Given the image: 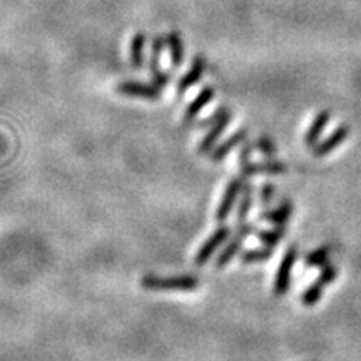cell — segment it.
<instances>
[{
    "label": "cell",
    "instance_id": "1",
    "mask_svg": "<svg viewBox=\"0 0 361 361\" xmlns=\"http://www.w3.org/2000/svg\"><path fill=\"white\" fill-rule=\"evenodd\" d=\"M140 286L149 291H192L199 286L196 276H154L147 275L140 279Z\"/></svg>",
    "mask_w": 361,
    "mask_h": 361
},
{
    "label": "cell",
    "instance_id": "2",
    "mask_svg": "<svg viewBox=\"0 0 361 361\" xmlns=\"http://www.w3.org/2000/svg\"><path fill=\"white\" fill-rule=\"evenodd\" d=\"M336 278H338V268L330 263L324 264V266L321 268L318 278L313 281L311 286H308L306 290L303 291V295H301V303H303L304 306H313V304L318 303L321 296H323L324 290H326V286H330Z\"/></svg>",
    "mask_w": 361,
    "mask_h": 361
},
{
    "label": "cell",
    "instance_id": "3",
    "mask_svg": "<svg viewBox=\"0 0 361 361\" xmlns=\"http://www.w3.org/2000/svg\"><path fill=\"white\" fill-rule=\"evenodd\" d=\"M298 256L299 248L296 246V244H293V246L288 248L283 259H281L278 271H276L275 284H272V293H275V296H278V298H283V296L286 295L288 288H290L291 271L293 268H295L296 261H298Z\"/></svg>",
    "mask_w": 361,
    "mask_h": 361
},
{
    "label": "cell",
    "instance_id": "4",
    "mask_svg": "<svg viewBox=\"0 0 361 361\" xmlns=\"http://www.w3.org/2000/svg\"><path fill=\"white\" fill-rule=\"evenodd\" d=\"M252 232H256V226L254 224H248V223H239L238 228H236V232L234 236L228 241V246L224 248L223 252L218 256V259H216V268L218 270H223L226 264H230L232 258H234L236 254H238L241 246H243L244 239L248 238V236L252 234Z\"/></svg>",
    "mask_w": 361,
    "mask_h": 361
},
{
    "label": "cell",
    "instance_id": "5",
    "mask_svg": "<svg viewBox=\"0 0 361 361\" xmlns=\"http://www.w3.org/2000/svg\"><path fill=\"white\" fill-rule=\"evenodd\" d=\"M246 183L248 180L244 176H239V178L231 179L230 183H228L226 189H224L223 199H221V203L218 206V211H216V219H218L219 223H224V221L228 219V216L231 214L232 207H234V204H236V199H238V196L243 192Z\"/></svg>",
    "mask_w": 361,
    "mask_h": 361
},
{
    "label": "cell",
    "instance_id": "6",
    "mask_svg": "<svg viewBox=\"0 0 361 361\" xmlns=\"http://www.w3.org/2000/svg\"><path fill=\"white\" fill-rule=\"evenodd\" d=\"M230 234H231V228L224 226V224L212 232L210 238H207L206 243L199 248L198 254H196V258H194L196 266H203V264H206L207 261L211 259V256L214 254V252L218 251L228 239H230Z\"/></svg>",
    "mask_w": 361,
    "mask_h": 361
},
{
    "label": "cell",
    "instance_id": "7",
    "mask_svg": "<svg viewBox=\"0 0 361 361\" xmlns=\"http://www.w3.org/2000/svg\"><path fill=\"white\" fill-rule=\"evenodd\" d=\"M350 132H351L350 126H346V124H341V126L336 127V129L333 131L326 139L321 140V142H318L315 147H313V156H315V158H323V156H328L330 152L335 151L336 147L341 146V144L348 139Z\"/></svg>",
    "mask_w": 361,
    "mask_h": 361
},
{
    "label": "cell",
    "instance_id": "8",
    "mask_svg": "<svg viewBox=\"0 0 361 361\" xmlns=\"http://www.w3.org/2000/svg\"><path fill=\"white\" fill-rule=\"evenodd\" d=\"M288 171V166L284 163H281L278 159L271 160H263V163H246L244 166H241V172H243L244 178H251V176H278Z\"/></svg>",
    "mask_w": 361,
    "mask_h": 361
},
{
    "label": "cell",
    "instance_id": "9",
    "mask_svg": "<svg viewBox=\"0 0 361 361\" xmlns=\"http://www.w3.org/2000/svg\"><path fill=\"white\" fill-rule=\"evenodd\" d=\"M115 91L120 92L122 95H129V98H140L147 100H158L160 98V92L156 86L134 82V80H127V82L118 84Z\"/></svg>",
    "mask_w": 361,
    "mask_h": 361
},
{
    "label": "cell",
    "instance_id": "10",
    "mask_svg": "<svg viewBox=\"0 0 361 361\" xmlns=\"http://www.w3.org/2000/svg\"><path fill=\"white\" fill-rule=\"evenodd\" d=\"M164 47V39L156 37L154 42H152V55L149 60V71H151V77H152V84H154L158 89H164L169 82V74L160 71L159 67V57H160V52H163Z\"/></svg>",
    "mask_w": 361,
    "mask_h": 361
},
{
    "label": "cell",
    "instance_id": "11",
    "mask_svg": "<svg viewBox=\"0 0 361 361\" xmlns=\"http://www.w3.org/2000/svg\"><path fill=\"white\" fill-rule=\"evenodd\" d=\"M231 118H232V114H231V111H230V112H228V114H224L223 118L218 120V122L212 124L211 131L207 132L206 136H204L203 140H201L199 149H198L199 154H210V152L214 149L216 142H218V139L221 138V134H223L224 129H226V127L231 124Z\"/></svg>",
    "mask_w": 361,
    "mask_h": 361
},
{
    "label": "cell",
    "instance_id": "12",
    "mask_svg": "<svg viewBox=\"0 0 361 361\" xmlns=\"http://www.w3.org/2000/svg\"><path fill=\"white\" fill-rule=\"evenodd\" d=\"M293 211H295V204H293L290 199H283L275 210L261 212L259 219L268 221V223L276 224V226H286L288 221L291 219Z\"/></svg>",
    "mask_w": 361,
    "mask_h": 361
},
{
    "label": "cell",
    "instance_id": "13",
    "mask_svg": "<svg viewBox=\"0 0 361 361\" xmlns=\"http://www.w3.org/2000/svg\"><path fill=\"white\" fill-rule=\"evenodd\" d=\"M246 138H248V131L246 129L236 131L234 134L231 136V138H228L223 144L216 146L214 149L210 152L212 163H219V160H223L228 154H230L232 149H234V147H238L239 144H243L244 140H246Z\"/></svg>",
    "mask_w": 361,
    "mask_h": 361
},
{
    "label": "cell",
    "instance_id": "14",
    "mask_svg": "<svg viewBox=\"0 0 361 361\" xmlns=\"http://www.w3.org/2000/svg\"><path fill=\"white\" fill-rule=\"evenodd\" d=\"M330 119H331L330 111H321L316 114L315 120H313L311 126L308 127L306 134H304V144H306L308 147H315L316 144H318L321 134H323V131L326 129Z\"/></svg>",
    "mask_w": 361,
    "mask_h": 361
},
{
    "label": "cell",
    "instance_id": "15",
    "mask_svg": "<svg viewBox=\"0 0 361 361\" xmlns=\"http://www.w3.org/2000/svg\"><path fill=\"white\" fill-rule=\"evenodd\" d=\"M204 71H206V60L203 57H196L194 62H192L191 69L187 71L178 82V94L183 95L184 92L189 89V87L194 86V84H198L201 77H203Z\"/></svg>",
    "mask_w": 361,
    "mask_h": 361
},
{
    "label": "cell",
    "instance_id": "16",
    "mask_svg": "<svg viewBox=\"0 0 361 361\" xmlns=\"http://www.w3.org/2000/svg\"><path fill=\"white\" fill-rule=\"evenodd\" d=\"M212 98H214V89L210 86L203 87V91L196 95V99L192 100L189 106H187L186 112H184V122H191L199 114L201 109H204V106H207L211 102Z\"/></svg>",
    "mask_w": 361,
    "mask_h": 361
},
{
    "label": "cell",
    "instance_id": "17",
    "mask_svg": "<svg viewBox=\"0 0 361 361\" xmlns=\"http://www.w3.org/2000/svg\"><path fill=\"white\" fill-rule=\"evenodd\" d=\"M258 241L263 246L275 248L281 239L286 236V226H276L275 230H264V231H256Z\"/></svg>",
    "mask_w": 361,
    "mask_h": 361
},
{
    "label": "cell",
    "instance_id": "18",
    "mask_svg": "<svg viewBox=\"0 0 361 361\" xmlns=\"http://www.w3.org/2000/svg\"><path fill=\"white\" fill-rule=\"evenodd\" d=\"M330 254H331L330 246L316 248V250H313L311 252H308V254L304 256V264H306L308 268H323L324 264H328Z\"/></svg>",
    "mask_w": 361,
    "mask_h": 361
},
{
    "label": "cell",
    "instance_id": "19",
    "mask_svg": "<svg viewBox=\"0 0 361 361\" xmlns=\"http://www.w3.org/2000/svg\"><path fill=\"white\" fill-rule=\"evenodd\" d=\"M272 258V248L263 246L254 248V250H248L241 252V263L243 264H252V263H263Z\"/></svg>",
    "mask_w": 361,
    "mask_h": 361
},
{
    "label": "cell",
    "instance_id": "20",
    "mask_svg": "<svg viewBox=\"0 0 361 361\" xmlns=\"http://www.w3.org/2000/svg\"><path fill=\"white\" fill-rule=\"evenodd\" d=\"M251 206H252V186L250 183H246V186H244L243 192H241L238 218H236V219H238V224L246 221V216H248V212H250Z\"/></svg>",
    "mask_w": 361,
    "mask_h": 361
},
{
    "label": "cell",
    "instance_id": "21",
    "mask_svg": "<svg viewBox=\"0 0 361 361\" xmlns=\"http://www.w3.org/2000/svg\"><path fill=\"white\" fill-rule=\"evenodd\" d=\"M167 46H169L172 66L179 67L180 62H183V42H180L178 32H172V34L167 35Z\"/></svg>",
    "mask_w": 361,
    "mask_h": 361
},
{
    "label": "cell",
    "instance_id": "22",
    "mask_svg": "<svg viewBox=\"0 0 361 361\" xmlns=\"http://www.w3.org/2000/svg\"><path fill=\"white\" fill-rule=\"evenodd\" d=\"M142 49H144V35L136 34L131 42V62L136 71L142 67Z\"/></svg>",
    "mask_w": 361,
    "mask_h": 361
},
{
    "label": "cell",
    "instance_id": "23",
    "mask_svg": "<svg viewBox=\"0 0 361 361\" xmlns=\"http://www.w3.org/2000/svg\"><path fill=\"white\" fill-rule=\"evenodd\" d=\"M254 144H256V149H258L261 154L266 156V158L272 159L276 154H278V147H276L275 140L268 138V136H261V138L254 140Z\"/></svg>",
    "mask_w": 361,
    "mask_h": 361
},
{
    "label": "cell",
    "instance_id": "24",
    "mask_svg": "<svg viewBox=\"0 0 361 361\" xmlns=\"http://www.w3.org/2000/svg\"><path fill=\"white\" fill-rule=\"evenodd\" d=\"M275 194H276L275 184L271 183L263 184V187H261V204H263V206L271 204L272 199H275Z\"/></svg>",
    "mask_w": 361,
    "mask_h": 361
},
{
    "label": "cell",
    "instance_id": "25",
    "mask_svg": "<svg viewBox=\"0 0 361 361\" xmlns=\"http://www.w3.org/2000/svg\"><path fill=\"white\" fill-rule=\"evenodd\" d=\"M256 149V144L254 142H244L243 147H241L239 151V156H238V160H239V167L244 166L246 163H250L251 160V154L252 151Z\"/></svg>",
    "mask_w": 361,
    "mask_h": 361
}]
</instances>
